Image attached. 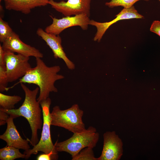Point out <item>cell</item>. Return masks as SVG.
Returning a JSON list of instances; mask_svg holds the SVG:
<instances>
[{"instance_id": "6da1fadb", "label": "cell", "mask_w": 160, "mask_h": 160, "mask_svg": "<svg viewBox=\"0 0 160 160\" xmlns=\"http://www.w3.org/2000/svg\"><path fill=\"white\" fill-rule=\"evenodd\" d=\"M41 58H36V66L29 70L13 85L7 87L6 91L21 83L36 85L39 88V95L37 99L39 103L49 97L50 92H57L55 83L56 81L64 78L63 75L58 73L60 67L58 65L49 67Z\"/></svg>"}, {"instance_id": "7a4b0ae2", "label": "cell", "mask_w": 160, "mask_h": 160, "mask_svg": "<svg viewBox=\"0 0 160 160\" xmlns=\"http://www.w3.org/2000/svg\"><path fill=\"white\" fill-rule=\"evenodd\" d=\"M20 85L25 94L24 100L22 105L17 109L6 110L0 108V110L12 116L14 119L23 116L27 119L31 130V137L29 141L31 145L33 146L39 141L38 130L42 128L43 124L41 118L42 109L36 99L39 88L38 87L31 90L24 83H20Z\"/></svg>"}, {"instance_id": "3957f363", "label": "cell", "mask_w": 160, "mask_h": 160, "mask_svg": "<svg viewBox=\"0 0 160 160\" xmlns=\"http://www.w3.org/2000/svg\"><path fill=\"white\" fill-rule=\"evenodd\" d=\"M83 114L77 104L64 110L55 106L50 113L51 125L63 127L73 133L82 132L86 129L82 120Z\"/></svg>"}, {"instance_id": "277c9868", "label": "cell", "mask_w": 160, "mask_h": 160, "mask_svg": "<svg viewBox=\"0 0 160 160\" xmlns=\"http://www.w3.org/2000/svg\"><path fill=\"white\" fill-rule=\"evenodd\" d=\"M99 138V134L96 129L89 126L82 132L74 133L71 137L65 140L56 142L55 145L58 152H66L72 157L85 148L95 147Z\"/></svg>"}, {"instance_id": "5b68a950", "label": "cell", "mask_w": 160, "mask_h": 160, "mask_svg": "<svg viewBox=\"0 0 160 160\" xmlns=\"http://www.w3.org/2000/svg\"><path fill=\"white\" fill-rule=\"evenodd\" d=\"M39 103L42 109L43 118L41 137L39 142L33 148L24 151L23 153L25 155V159H28L32 154H36L39 152L41 151L46 153H52L57 159L58 152L52 143L50 134L51 124L49 109L51 100L49 97Z\"/></svg>"}, {"instance_id": "8992f818", "label": "cell", "mask_w": 160, "mask_h": 160, "mask_svg": "<svg viewBox=\"0 0 160 160\" xmlns=\"http://www.w3.org/2000/svg\"><path fill=\"white\" fill-rule=\"evenodd\" d=\"M4 50L6 73L9 83L12 82L23 77L32 68L28 62L29 57Z\"/></svg>"}, {"instance_id": "52a82bcc", "label": "cell", "mask_w": 160, "mask_h": 160, "mask_svg": "<svg viewBox=\"0 0 160 160\" xmlns=\"http://www.w3.org/2000/svg\"><path fill=\"white\" fill-rule=\"evenodd\" d=\"M50 16L52 20V23L46 28L45 31L57 35L65 29L73 26H79L83 30H86L90 20L89 17L84 14L76 15L73 17L65 16L60 19Z\"/></svg>"}, {"instance_id": "ba28073f", "label": "cell", "mask_w": 160, "mask_h": 160, "mask_svg": "<svg viewBox=\"0 0 160 160\" xmlns=\"http://www.w3.org/2000/svg\"><path fill=\"white\" fill-rule=\"evenodd\" d=\"M91 0H63L59 2L49 0V4L57 12L65 16L84 14L90 15Z\"/></svg>"}, {"instance_id": "9c48e42d", "label": "cell", "mask_w": 160, "mask_h": 160, "mask_svg": "<svg viewBox=\"0 0 160 160\" xmlns=\"http://www.w3.org/2000/svg\"><path fill=\"white\" fill-rule=\"evenodd\" d=\"M103 146L97 160H119L123 154V143L115 131H108L103 135Z\"/></svg>"}, {"instance_id": "30bf717a", "label": "cell", "mask_w": 160, "mask_h": 160, "mask_svg": "<svg viewBox=\"0 0 160 160\" xmlns=\"http://www.w3.org/2000/svg\"><path fill=\"white\" fill-rule=\"evenodd\" d=\"M144 18V16L139 14L134 6H133L129 8H124L116 15V17L111 21L108 22L100 23L93 20H90L89 25L96 27L97 31L93 40L95 41L100 42L109 27L117 21L123 20Z\"/></svg>"}, {"instance_id": "8fae6325", "label": "cell", "mask_w": 160, "mask_h": 160, "mask_svg": "<svg viewBox=\"0 0 160 160\" xmlns=\"http://www.w3.org/2000/svg\"><path fill=\"white\" fill-rule=\"evenodd\" d=\"M2 46L4 50H9L26 57L41 58L44 56L39 50L22 41L19 36L14 32L2 43Z\"/></svg>"}, {"instance_id": "7c38bea8", "label": "cell", "mask_w": 160, "mask_h": 160, "mask_svg": "<svg viewBox=\"0 0 160 160\" xmlns=\"http://www.w3.org/2000/svg\"><path fill=\"white\" fill-rule=\"evenodd\" d=\"M36 34L52 50L55 58L62 59L69 69L72 70L75 68L74 63L67 57L63 50L61 45V39L59 35L47 33L41 28L37 29Z\"/></svg>"}, {"instance_id": "4fadbf2b", "label": "cell", "mask_w": 160, "mask_h": 160, "mask_svg": "<svg viewBox=\"0 0 160 160\" xmlns=\"http://www.w3.org/2000/svg\"><path fill=\"white\" fill-rule=\"evenodd\" d=\"M7 122V126L5 132L0 135V138L4 141L7 145L27 151L29 149V140L23 139L15 125L14 117L10 115Z\"/></svg>"}, {"instance_id": "5bb4252c", "label": "cell", "mask_w": 160, "mask_h": 160, "mask_svg": "<svg viewBox=\"0 0 160 160\" xmlns=\"http://www.w3.org/2000/svg\"><path fill=\"white\" fill-rule=\"evenodd\" d=\"M5 8L9 10L19 11L25 14L30 13L36 7L45 6L49 4V0H3Z\"/></svg>"}, {"instance_id": "9a60e30c", "label": "cell", "mask_w": 160, "mask_h": 160, "mask_svg": "<svg viewBox=\"0 0 160 160\" xmlns=\"http://www.w3.org/2000/svg\"><path fill=\"white\" fill-rule=\"evenodd\" d=\"M19 149L7 145L0 149V159L14 160L20 158L25 159V155L20 153Z\"/></svg>"}, {"instance_id": "2e32d148", "label": "cell", "mask_w": 160, "mask_h": 160, "mask_svg": "<svg viewBox=\"0 0 160 160\" xmlns=\"http://www.w3.org/2000/svg\"><path fill=\"white\" fill-rule=\"evenodd\" d=\"M22 99L18 95L10 96L0 93V108L6 110L14 109L15 105Z\"/></svg>"}, {"instance_id": "e0dca14e", "label": "cell", "mask_w": 160, "mask_h": 160, "mask_svg": "<svg viewBox=\"0 0 160 160\" xmlns=\"http://www.w3.org/2000/svg\"><path fill=\"white\" fill-rule=\"evenodd\" d=\"M72 160H97L95 157L93 148L86 147L72 157Z\"/></svg>"}, {"instance_id": "ac0fdd59", "label": "cell", "mask_w": 160, "mask_h": 160, "mask_svg": "<svg viewBox=\"0 0 160 160\" xmlns=\"http://www.w3.org/2000/svg\"><path fill=\"white\" fill-rule=\"evenodd\" d=\"M141 0H111L109 2L105 3V5L110 8H112L118 6L123 7L124 8H129L137 1ZM148 1L149 0H143Z\"/></svg>"}, {"instance_id": "d6986e66", "label": "cell", "mask_w": 160, "mask_h": 160, "mask_svg": "<svg viewBox=\"0 0 160 160\" xmlns=\"http://www.w3.org/2000/svg\"><path fill=\"white\" fill-rule=\"evenodd\" d=\"M8 23L0 17V41L3 43L13 32Z\"/></svg>"}, {"instance_id": "ffe728a7", "label": "cell", "mask_w": 160, "mask_h": 160, "mask_svg": "<svg viewBox=\"0 0 160 160\" xmlns=\"http://www.w3.org/2000/svg\"><path fill=\"white\" fill-rule=\"evenodd\" d=\"M9 82L6 73V69L0 66V91H6Z\"/></svg>"}, {"instance_id": "44dd1931", "label": "cell", "mask_w": 160, "mask_h": 160, "mask_svg": "<svg viewBox=\"0 0 160 160\" xmlns=\"http://www.w3.org/2000/svg\"><path fill=\"white\" fill-rule=\"evenodd\" d=\"M150 30L160 37V21H153L151 25Z\"/></svg>"}, {"instance_id": "7402d4cb", "label": "cell", "mask_w": 160, "mask_h": 160, "mask_svg": "<svg viewBox=\"0 0 160 160\" xmlns=\"http://www.w3.org/2000/svg\"><path fill=\"white\" fill-rule=\"evenodd\" d=\"M37 160H57V159L52 153H44L39 155L36 158Z\"/></svg>"}, {"instance_id": "603a6c76", "label": "cell", "mask_w": 160, "mask_h": 160, "mask_svg": "<svg viewBox=\"0 0 160 160\" xmlns=\"http://www.w3.org/2000/svg\"><path fill=\"white\" fill-rule=\"evenodd\" d=\"M9 115L6 112L0 110V125H4L7 123Z\"/></svg>"}, {"instance_id": "cb8c5ba5", "label": "cell", "mask_w": 160, "mask_h": 160, "mask_svg": "<svg viewBox=\"0 0 160 160\" xmlns=\"http://www.w3.org/2000/svg\"><path fill=\"white\" fill-rule=\"evenodd\" d=\"M4 50L0 44V66L6 69V64L4 59Z\"/></svg>"}, {"instance_id": "d4e9b609", "label": "cell", "mask_w": 160, "mask_h": 160, "mask_svg": "<svg viewBox=\"0 0 160 160\" xmlns=\"http://www.w3.org/2000/svg\"><path fill=\"white\" fill-rule=\"evenodd\" d=\"M2 0H0V2H1V1H2Z\"/></svg>"}, {"instance_id": "484cf974", "label": "cell", "mask_w": 160, "mask_h": 160, "mask_svg": "<svg viewBox=\"0 0 160 160\" xmlns=\"http://www.w3.org/2000/svg\"><path fill=\"white\" fill-rule=\"evenodd\" d=\"M160 2V0H158Z\"/></svg>"}]
</instances>
